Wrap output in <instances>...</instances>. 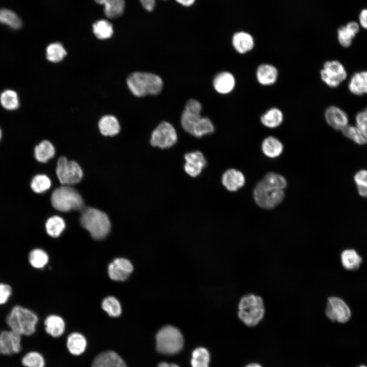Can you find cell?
I'll return each mask as SVG.
<instances>
[{"instance_id": "cell-1", "label": "cell", "mask_w": 367, "mask_h": 367, "mask_svg": "<svg viewBox=\"0 0 367 367\" xmlns=\"http://www.w3.org/2000/svg\"><path fill=\"white\" fill-rule=\"evenodd\" d=\"M202 106L195 99L189 100L185 108L181 117V124L185 131L200 138L214 131L211 120L200 115Z\"/></svg>"}, {"instance_id": "cell-2", "label": "cell", "mask_w": 367, "mask_h": 367, "mask_svg": "<svg viewBox=\"0 0 367 367\" xmlns=\"http://www.w3.org/2000/svg\"><path fill=\"white\" fill-rule=\"evenodd\" d=\"M38 322V318L33 311L20 305L14 306L6 318L9 329L21 336L33 334Z\"/></svg>"}, {"instance_id": "cell-3", "label": "cell", "mask_w": 367, "mask_h": 367, "mask_svg": "<svg viewBox=\"0 0 367 367\" xmlns=\"http://www.w3.org/2000/svg\"><path fill=\"white\" fill-rule=\"evenodd\" d=\"M126 82L129 90L137 97L158 94L163 88L161 78L148 72H134L128 76Z\"/></svg>"}, {"instance_id": "cell-4", "label": "cell", "mask_w": 367, "mask_h": 367, "mask_svg": "<svg viewBox=\"0 0 367 367\" xmlns=\"http://www.w3.org/2000/svg\"><path fill=\"white\" fill-rule=\"evenodd\" d=\"M265 313L264 301L260 296L247 294L241 299L238 305L239 319L246 326L254 327L263 320Z\"/></svg>"}, {"instance_id": "cell-5", "label": "cell", "mask_w": 367, "mask_h": 367, "mask_svg": "<svg viewBox=\"0 0 367 367\" xmlns=\"http://www.w3.org/2000/svg\"><path fill=\"white\" fill-rule=\"evenodd\" d=\"M81 225L96 240L105 238L109 233L111 223L103 212L92 207L84 209L80 219Z\"/></svg>"}, {"instance_id": "cell-6", "label": "cell", "mask_w": 367, "mask_h": 367, "mask_svg": "<svg viewBox=\"0 0 367 367\" xmlns=\"http://www.w3.org/2000/svg\"><path fill=\"white\" fill-rule=\"evenodd\" d=\"M156 348L162 354L172 355L179 352L184 346V337L177 328L172 326L162 327L156 335Z\"/></svg>"}, {"instance_id": "cell-7", "label": "cell", "mask_w": 367, "mask_h": 367, "mask_svg": "<svg viewBox=\"0 0 367 367\" xmlns=\"http://www.w3.org/2000/svg\"><path fill=\"white\" fill-rule=\"evenodd\" d=\"M54 207L61 212L80 210L84 207V201L80 194L69 186L63 185L55 189L51 196Z\"/></svg>"}, {"instance_id": "cell-8", "label": "cell", "mask_w": 367, "mask_h": 367, "mask_svg": "<svg viewBox=\"0 0 367 367\" xmlns=\"http://www.w3.org/2000/svg\"><path fill=\"white\" fill-rule=\"evenodd\" d=\"M253 195L256 204L266 209L275 208L282 202L285 196L283 190L268 185L261 180L255 185Z\"/></svg>"}, {"instance_id": "cell-9", "label": "cell", "mask_w": 367, "mask_h": 367, "mask_svg": "<svg viewBox=\"0 0 367 367\" xmlns=\"http://www.w3.org/2000/svg\"><path fill=\"white\" fill-rule=\"evenodd\" d=\"M56 173L60 182L64 186L78 183L82 178L83 171L77 163L60 158L57 163Z\"/></svg>"}, {"instance_id": "cell-10", "label": "cell", "mask_w": 367, "mask_h": 367, "mask_svg": "<svg viewBox=\"0 0 367 367\" xmlns=\"http://www.w3.org/2000/svg\"><path fill=\"white\" fill-rule=\"evenodd\" d=\"M177 136L174 127L169 122H162L151 134L150 144L161 149L168 148L174 145Z\"/></svg>"}, {"instance_id": "cell-11", "label": "cell", "mask_w": 367, "mask_h": 367, "mask_svg": "<svg viewBox=\"0 0 367 367\" xmlns=\"http://www.w3.org/2000/svg\"><path fill=\"white\" fill-rule=\"evenodd\" d=\"M320 74L322 81L331 88L337 87L347 77L344 66L335 60L325 62Z\"/></svg>"}, {"instance_id": "cell-12", "label": "cell", "mask_w": 367, "mask_h": 367, "mask_svg": "<svg viewBox=\"0 0 367 367\" xmlns=\"http://www.w3.org/2000/svg\"><path fill=\"white\" fill-rule=\"evenodd\" d=\"M326 315L333 322L346 323L350 318L351 311L346 303L340 298H328L325 310Z\"/></svg>"}, {"instance_id": "cell-13", "label": "cell", "mask_w": 367, "mask_h": 367, "mask_svg": "<svg viewBox=\"0 0 367 367\" xmlns=\"http://www.w3.org/2000/svg\"><path fill=\"white\" fill-rule=\"evenodd\" d=\"M21 350V335L10 329L3 331L0 335V354H17Z\"/></svg>"}, {"instance_id": "cell-14", "label": "cell", "mask_w": 367, "mask_h": 367, "mask_svg": "<svg viewBox=\"0 0 367 367\" xmlns=\"http://www.w3.org/2000/svg\"><path fill=\"white\" fill-rule=\"evenodd\" d=\"M133 271L131 262L125 258H117L108 266L110 278L115 281L126 280Z\"/></svg>"}, {"instance_id": "cell-15", "label": "cell", "mask_w": 367, "mask_h": 367, "mask_svg": "<svg viewBox=\"0 0 367 367\" xmlns=\"http://www.w3.org/2000/svg\"><path fill=\"white\" fill-rule=\"evenodd\" d=\"M184 169L192 177H196L201 172L206 164L203 154L199 151L189 152L185 155Z\"/></svg>"}, {"instance_id": "cell-16", "label": "cell", "mask_w": 367, "mask_h": 367, "mask_svg": "<svg viewBox=\"0 0 367 367\" xmlns=\"http://www.w3.org/2000/svg\"><path fill=\"white\" fill-rule=\"evenodd\" d=\"M278 74L277 68L269 63L260 64L257 66L255 72L257 82L263 86H270L276 83Z\"/></svg>"}, {"instance_id": "cell-17", "label": "cell", "mask_w": 367, "mask_h": 367, "mask_svg": "<svg viewBox=\"0 0 367 367\" xmlns=\"http://www.w3.org/2000/svg\"><path fill=\"white\" fill-rule=\"evenodd\" d=\"M326 122L336 130H342L348 124V118L346 113L336 106H330L324 114Z\"/></svg>"}, {"instance_id": "cell-18", "label": "cell", "mask_w": 367, "mask_h": 367, "mask_svg": "<svg viewBox=\"0 0 367 367\" xmlns=\"http://www.w3.org/2000/svg\"><path fill=\"white\" fill-rule=\"evenodd\" d=\"M92 367H126V365L118 354L113 351H107L96 356Z\"/></svg>"}, {"instance_id": "cell-19", "label": "cell", "mask_w": 367, "mask_h": 367, "mask_svg": "<svg viewBox=\"0 0 367 367\" xmlns=\"http://www.w3.org/2000/svg\"><path fill=\"white\" fill-rule=\"evenodd\" d=\"M232 44L237 52L245 54L251 51L254 47L255 40L248 32L240 31L234 33L232 38Z\"/></svg>"}, {"instance_id": "cell-20", "label": "cell", "mask_w": 367, "mask_h": 367, "mask_svg": "<svg viewBox=\"0 0 367 367\" xmlns=\"http://www.w3.org/2000/svg\"><path fill=\"white\" fill-rule=\"evenodd\" d=\"M222 182L227 190L234 192L244 186L245 178L242 172L235 169H230L223 173Z\"/></svg>"}, {"instance_id": "cell-21", "label": "cell", "mask_w": 367, "mask_h": 367, "mask_svg": "<svg viewBox=\"0 0 367 367\" xmlns=\"http://www.w3.org/2000/svg\"><path fill=\"white\" fill-rule=\"evenodd\" d=\"M213 85L218 93L228 94L231 92L235 87V78L232 74L228 71L221 72L215 77Z\"/></svg>"}, {"instance_id": "cell-22", "label": "cell", "mask_w": 367, "mask_h": 367, "mask_svg": "<svg viewBox=\"0 0 367 367\" xmlns=\"http://www.w3.org/2000/svg\"><path fill=\"white\" fill-rule=\"evenodd\" d=\"M359 31V26L355 21H350L346 25L340 26L337 29V39L339 44L345 47L350 46L353 39Z\"/></svg>"}, {"instance_id": "cell-23", "label": "cell", "mask_w": 367, "mask_h": 367, "mask_svg": "<svg viewBox=\"0 0 367 367\" xmlns=\"http://www.w3.org/2000/svg\"><path fill=\"white\" fill-rule=\"evenodd\" d=\"M284 115L282 111L277 107H272L265 111L260 117L261 123L269 128L279 126L283 122Z\"/></svg>"}, {"instance_id": "cell-24", "label": "cell", "mask_w": 367, "mask_h": 367, "mask_svg": "<svg viewBox=\"0 0 367 367\" xmlns=\"http://www.w3.org/2000/svg\"><path fill=\"white\" fill-rule=\"evenodd\" d=\"M99 5L104 6L103 11L105 15L110 19H114L120 16L125 9L124 0H94Z\"/></svg>"}, {"instance_id": "cell-25", "label": "cell", "mask_w": 367, "mask_h": 367, "mask_svg": "<svg viewBox=\"0 0 367 367\" xmlns=\"http://www.w3.org/2000/svg\"><path fill=\"white\" fill-rule=\"evenodd\" d=\"M261 150L266 156L270 158H275L282 153L283 145L278 139L270 136L263 140Z\"/></svg>"}, {"instance_id": "cell-26", "label": "cell", "mask_w": 367, "mask_h": 367, "mask_svg": "<svg viewBox=\"0 0 367 367\" xmlns=\"http://www.w3.org/2000/svg\"><path fill=\"white\" fill-rule=\"evenodd\" d=\"M46 332L54 337L61 336L65 329V324L63 319L57 315H50L44 321Z\"/></svg>"}, {"instance_id": "cell-27", "label": "cell", "mask_w": 367, "mask_h": 367, "mask_svg": "<svg viewBox=\"0 0 367 367\" xmlns=\"http://www.w3.org/2000/svg\"><path fill=\"white\" fill-rule=\"evenodd\" d=\"M87 340L85 336L78 332L69 335L67 339V347L69 352L73 355H80L86 350Z\"/></svg>"}, {"instance_id": "cell-28", "label": "cell", "mask_w": 367, "mask_h": 367, "mask_svg": "<svg viewBox=\"0 0 367 367\" xmlns=\"http://www.w3.org/2000/svg\"><path fill=\"white\" fill-rule=\"evenodd\" d=\"M348 88L350 92L355 95L367 93V71L354 73L349 83Z\"/></svg>"}, {"instance_id": "cell-29", "label": "cell", "mask_w": 367, "mask_h": 367, "mask_svg": "<svg viewBox=\"0 0 367 367\" xmlns=\"http://www.w3.org/2000/svg\"><path fill=\"white\" fill-rule=\"evenodd\" d=\"M101 134L106 136H113L120 131V126L117 119L112 115L102 117L98 122Z\"/></svg>"}, {"instance_id": "cell-30", "label": "cell", "mask_w": 367, "mask_h": 367, "mask_svg": "<svg viewBox=\"0 0 367 367\" xmlns=\"http://www.w3.org/2000/svg\"><path fill=\"white\" fill-rule=\"evenodd\" d=\"M55 153L54 146L50 142L46 140L40 142L34 149L36 159L41 163L47 162L54 156Z\"/></svg>"}, {"instance_id": "cell-31", "label": "cell", "mask_w": 367, "mask_h": 367, "mask_svg": "<svg viewBox=\"0 0 367 367\" xmlns=\"http://www.w3.org/2000/svg\"><path fill=\"white\" fill-rule=\"evenodd\" d=\"M92 29L95 36L101 40L111 38L114 32L112 23L106 19L98 20L94 22Z\"/></svg>"}, {"instance_id": "cell-32", "label": "cell", "mask_w": 367, "mask_h": 367, "mask_svg": "<svg viewBox=\"0 0 367 367\" xmlns=\"http://www.w3.org/2000/svg\"><path fill=\"white\" fill-rule=\"evenodd\" d=\"M341 260L345 269L355 270L359 267L362 259L354 250L348 249L342 252Z\"/></svg>"}, {"instance_id": "cell-33", "label": "cell", "mask_w": 367, "mask_h": 367, "mask_svg": "<svg viewBox=\"0 0 367 367\" xmlns=\"http://www.w3.org/2000/svg\"><path fill=\"white\" fill-rule=\"evenodd\" d=\"M28 260L32 267L40 269L44 268L48 263V256L43 249L35 248L29 252Z\"/></svg>"}, {"instance_id": "cell-34", "label": "cell", "mask_w": 367, "mask_h": 367, "mask_svg": "<svg viewBox=\"0 0 367 367\" xmlns=\"http://www.w3.org/2000/svg\"><path fill=\"white\" fill-rule=\"evenodd\" d=\"M65 228L64 220L58 216L49 218L45 224V229L47 234L54 238L59 237Z\"/></svg>"}, {"instance_id": "cell-35", "label": "cell", "mask_w": 367, "mask_h": 367, "mask_svg": "<svg viewBox=\"0 0 367 367\" xmlns=\"http://www.w3.org/2000/svg\"><path fill=\"white\" fill-rule=\"evenodd\" d=\"M2 106L7 110H14L19 106L17 93L11 89L4 90L0 95Z\"/></svg>"}, {"instance_id": "cell-36", "label": "cell", "mask_w": 367, "mask_h": 367, "mask_svg": "<svg viewBox=\"0 0 367 367\" xmlns=\"http://www.w3.org/2000/svg\"><path fill=\"white\" fill-rule=\"evenodd\" d=\"M66 54L67 52L62 44L59 42H54L49 44L46 49L47 59L49 61L54 63L62 60Z\"/></svg>"}, {"instance_id": "cell-37", "label": "cell", "mask_w": 367, "mask_h": 367, "mask_svg": "<svg viewBox=\"0 0 367 367\" xmlns=\"http://www.w3.org/2000/svg\"><path fill=\"white\" fill-rule=\"evenodd\" d=\"M210 356L208 351L203 347L195 349L191 361L192 367H208Z\"/></svg>"}, {"instance_id": "cell-38", "label": "cell", "mask_w": 367, "mask_h": 367, "mask_svg": "<svg viewBox=\"0 0 367 367\" xmlns=\"http://www.w3.org/2000/svg\"><path fill=\"white\" fill-rule=\"evenodd\" d=\"M0 22L14 29H19L22 24L17 14L7 9H0Z\"/></svg>"}, {"instance_id": "cell-39", "label": "cell", "mask_w": 367, "mask_h": 367, "mask_svg": "<svg viewBox=\"0 0 367 367\" xmlns=\"http://www.w3.org/2000/svg\"><path fill=\"white\" fill-rule=\"evenodd\" d=\"M102 308L111 317H117L121 313V304L114 297L105 298L102 302Z\"/></svg>"}, {"instance_id": "cell-40", "label": "cell", "mask_w": 367, "mask_h": 367, "mask_svg": "<svg viewBox=\"0 0 367 367\" xmlns=\"http://www.w3.org/2000/svg\"><path fill=\"white\" fill-rule=\"evenodd\" d=\"M21 363L25 367L45 366V360L43 356L36 351H31L25 354L22 358Z\"/></svg>"}, {"instance_id": "cell-41", "label": "cell", "mask_w": 367, "mask_h": 367, "mask_svg": "<svg viewBox=\"0 0 367 367\" xmlns=\"http://www.w3.org/2000/svg\"><path fill=\"white\" fill-rule=\"evenodd\" d=\"M51 186V181L48 176L44 174H38L32 179L31 188L35 193H42L48 190Z\"/></svg>"}, {"instance_id": "cell-42", "label": "cell", "mask_w": 367, "mask_h": 367, "mask_svg": "<svg viewBox=\"0 0 367 367\" xmlns=\"http://www.w3.org/2000/svg\"><path fill=\"white\" fill-rule=\"evenodd\" d=\"M261 180L268 185L283 190L287 186L286 179L282 175L274 172L267 173Z\"/></svg>"}, {"instance_id": "cell-43", "label": "cell", "mask_w": 367, "mask_h": 367, "mask_svg": "<svg viewBox=\"0 0 367 367\" xmlns=\"http://www.w3.org/2000/svg\"><path fill=\"white\" fill-rule=\"evenodd\" d=\"M341 130L345 136L358 144L363 145L367 142L364 135L357 127L347 125Z\"/></svg>"}, {"instance_id": "cell-44", "label": "cell", "mask_w": 367, "mask_h": 367, "mask_svg": "<svg viewBox=\"0 0 367 367\" xmlns=\"http://www.w3.org/2000/svg\"><path fill=\"white\" fill-rule=\"evenodd\" d=\"M359 195L367 197V170H362L357 172L354 176Z\"/></svg>"}, {"instance_id": "cell-45", "label": "cell", "mask_w": 367, "mask_h": 367, "mask_svg": "<svg viewBox=\"0 0 367 367\" xmlns=\"http://www.w3.org/2000/svg\"><path fill=\"white\" fill-rule=\"evenodd\" d=\"M13 294V289L8 283H0V306L6 304Z\"/></svg>"}, {"instance_id": "cell-46", "label": "cell", "mask_w": 367, "mask_h": 367, "mask_svg": "<svg viewBox=\"0 0 367 367\" xmlns=\"http://www.w3.org/2000/svg\"><path fill=\"white\" fill-rule=\"evenodd\" d=\"M356 121L357 127L364 135L367 131V108L357 115Z\"/></svg>"}, {"instance_id": "cell-47", "label": "cell", "mask_w": 367, "mask_h": 367, "mask_svg": "<svg viewBox=\"0 0 367 367\" xmlns=\"http://www.w3.org/2000/svg\"><path fill=\"white\" fill-rule=\"evenodd\" d=\"M359 20L361 26L367 30V8L361 11L359 15Z\"/></svg>"}, {"instance_id": "cell-48", "label": "cell", "mask_w": 367, "mask_h": 367, "mask_svg": "<svg viewBox=\"0 0 367 367\" xmlns=\"http://www.w3.org/2000/svg\"><path fill=\"white\" fill-rule=\"evenodd\" d=\"M142 6L148 11H152L155 7V0H139Z\"/></svg>"}, {"instance_id": "cell-49", "label": "cell", "mask_w": 367, "mask_h": 367, "mask_svg": "<svg viewBox=\"0 0 367 367\" xmlns=\"http://www.w3.org/2000/svg\"><path fill=\"white\" fill-rule=\"evenodd\" d=\"M195 0H176L177 2L180 4L188 7L191 6L195 2Z\"/></svg>"}, {"instance_id": "cell-50", "label": "cell", "mask_w": 367, "mask_h": 367, "mask_svg": "<svg viewBox=\"0 0 367 367\" xmlns=\"http://www.w3.org/2000/svg\"><path fill=\"white\" fill-rule=\"evenodd\" d=\"M158 367H179L177 365L174 363H169L165 362H162L159 364Z\"/></svg>"}, {"instance_id": "cell-51", "label": "cell", "mask_w": 367, "mask_h": 367, "mask_svg": "<svg viewBox=\"0 0 367 367\" xmlns=\"http://www.w3.org/2000/svg\"><path fill=\"white\" fill-rule=\"evenodd\" d=\"M245 367H262V366L260 364L257 363H251L247 364Z\"/></svg>"}, {"instance_id": "cell-52", "label": "cell", "mask_w": 367, "mask_h": 367, "mask_svg": "<svg viewBox=\"0 0 367 367\" xmlns=\"http://www.w3.org/2000/svg\"><path fill=\"white\" fill-rule=\"evenodd\" d=\"M364 136H365V138H366V140H367V131H366V132H365V133L364 134Z\"/></svg>"}, {"instance_id": "cell-53", "label": "cell", "mask_w": 367, "mask_h": 367, "mask_svg": "<svg viewBox=\"0 0 367 367\" xmlns=\"http://www.w3.org/2000/svg\"><path fill=\"white\" fill-rule=\"evenodd\" d=\"M1 138H2V131H1V128H0V140H1Z\"/></svg>"}, {"instance_id": "cell-54", "label": "cell", "mask_w": 367, "mask_h": 367, "mask_svg": "<svg viewBox=\"0 0 367 367\" xmlns=\"http://www.w3.org/2000/svg\"><path fill=\"white\" fill-rule=\"evenodd\" d=\"M359 367H366V366H364V365H361V366H359Z\"/></svg>"}, {"instance_id": "cell-55", "label": "cell", "mask_w": 367, "mask_h": 367, "mask_svg": "<svg viewBox=\"0 0 367 367\" xmlns=\"http://www.w3.org/2000/svg\"><path fill=\"white\" fill-rule=\"evenodd\" d=\"M1 332H0V335H1Z\"/></svg>"}]
</instances>
